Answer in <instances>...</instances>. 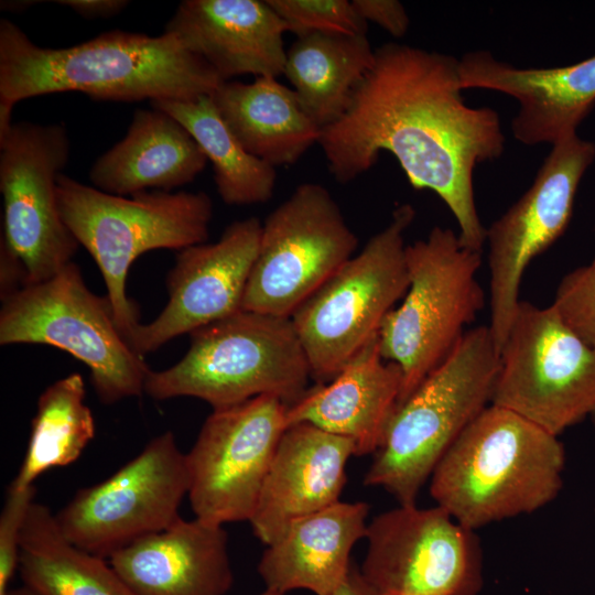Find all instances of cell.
Masks as SVG:
<instances>
[{
	"mask_svg": "<svg viewBox=\"0 0 595 595\" xmlns=\"http://www.w3.org/2000/svg\"><path fill=\"white\" fill-rule=\"evenodd\" d=\"M462 89L496 90L519 105L511 121L517 141L554 144L576 133L595 105V56L561 67H517L477 50L459 58Z\"/></svg>",
	"mask_w": 595,
	"mask_h": 595,
	"instance_id": "obj_18",
	"label": "cell"
},
{
	"mask_svg": "<svg viewBox=\"0 0 595 595\" xmlns=\"http://www.w3.org/2000/svg\"><path fill=\"white\" fill-rule=\"evenodd\" d=\"M260 595H283V594H280V593H277V592H273V591H269V589H266L262 594Z\"/></svg>",
	"mask_w": 595,
	"mask_h": 595,
	"instance_id": "obj_38",
	"label": "cell"
},
{
	"mask_svg": "<svg viewBox=\"0 0 595 595\" xmlns=\"http://www.w3.org/2000/svg\"><path fill=\"white\" fill-rule=\"evenodd\" d=\"M212 98L241 145L274 167L294 164L318 142L321 128L304 112L294 90L277 77L223 82Z\"/></svg>",
	"mask_w": 595,
	"mask_h": 595,
	"instance_id": "obj_25",
	"label": "cell"
},
{
	"mask_svg": "<svg viewBox=\"0 0 595 595\" xmlns=\"http://www.w3.org/2000/svg\"><path fill=\"white\" fill-rule=\"evenodd\" d=\"M79 372L50 385L39 397L30 439L20 469L10 486H33L46 470L75 462L95 436V420Z\"/></svg>",
	"mask_w": 595,
	"mask_h": 595,
	"instance_id": "obj_29",
	"label": "cell"
},
{
	"mask_svg": "<svg viewBox=\"0 0 595 595\" xmlns=\"http://www.w3.org/2000/svg\"><path fill=\"white\" fill-rule=\"evenodd\" d=\"M56 193L62 219L97 263L113 317L128 340L141 324L138 305L126 291L131 264L154 249L180 251L206 242L212 199L204 192L184 191H145L125 197L63 173Z\"/></svg>",
	"mask_w": 595,
	"mask_h": 595,
	"instance_id": "obj_5",
	"label": "cell"
},
{
	"mask_svg": "<svg viewBox=\"0 0 595 595\" xmlns=\"http://www.w3.org/2000/svg\"><path fill=\"white\" fill-rule=\"evenodd\" d=\"M18 569L34 595H134L110 563L71 542L36 501L23 523Z\"/></svg>",
	"mask_w": 595,
	"mask_h": 595,
	"instance_id": "obj_27",
	"label": "cell"
},
{
	"mask_svg": "<svg viewBox=\"0 0 595 595\" xmlns=\"http://www.w3.org/2000/svg\"><path fill=\"white\" fill-rule=\"evenodd\" d=\"M369 508L364 501L339 500L293 521L259 561L267 589L332 595L349 571L353 547L366 538Z\"/></svg>",
	"mask_w": 595,
	"mask_h": 595,
	"instance_id": "obj_23",
	"label": "cell"
},
{
	"mask_svg": "<svg viewBox=\"0 0 595 595\" xmlns=\"http://www.w3.org/2000/svg\"><path fill=\"white\" fill-rule=\"evenodd\" d=\"M35 486L18 489L9 485L0 515V595H8L10 581L19 566L20 538Z\"/></svg>",
	"mask_w": 595,
	"mask_h": 595,
	"instance_id": "obj_32",
	"label": "cell"
},
{
	"mask_svg": "<svg viewBox=\"0 0 595 595\" xmlns=\"http://www.w3.org/2000/svg\"><path fill=\"white\" fill-rule=\"evenodd\" d=\"M459 60L399 43L375 50V61L344 115L321 129L328 170L348 183L382 151L399 162L414 190L433 191L454 215L462 244L483 251L486 228L474 195L480 163L505 150L499 115L465 104Z\"/></svg>",
	"mask_w": 595,
	"mask_h": 595,
	"instance_id": "obj_1",
	"label": "cell"
},
{
	"mask_svg": "<svg viewBox=\"0 0 595 595\" xmlns=\"http://www.w3.org/2000/svg\"><path fill=\"white\" fill-rule=\"evenodd\" d=\"M190 337L178 363L148 374L152 399L194 397L218 410L269 394L291 405L309 389L311 369L291 317L241 310Z\"/></svg>",
	"mask_w": 595,
	"mask_h": 595,
	"instance_id": "obj_6",
	"label": "cell"
},
{
	"mask_svg": "<svg viewBox=\"0 0 595 595\" xmlns=\"http://www.w3.org/2000/svg\"><path fill=\"white\" fill-rule=\"evenodd\" d=\"M286 31L267 0H184L165 26L223 82L283 75Z\"/></svg>",
	"mask_w": 595,
	"mask_h": 595,
	"instance_id": "obj_20",
	"label": "cell"
},
{
	"mask_svg": "<svg viewBox=\"0 0 595 595\" xmlns=\"http://www.w3.org/2000/svg\"><path fill=\"white\" fill-rule=\"evenodd\" d=\"M593 262H595V258H594Z\"/></svg>",
	"mask_w": 595,
	"mask_h": 595,
	"instance_id": "obj_40",
	"label": "cell"
},
{
	"mask_svg": "<svg viewBox=\"0 0 595 595\" xmlns=\"http://www.w3.org/2000/svg\"><path fill=\"white\" fill-rule=\"evenodd\" d=\"M374 61L367 35L310 33L296 36L286 50L283 75L322 129L344 115Z\"/></svg>",
	"mask_w": 595,
	"mask_h": 595,
	"instance_id": "obj_26",
	"label": "cell"
},
{
	"mask_svg": "<svg viewBox=\"0 0 595 595\" xmlns=\"http://www.w3.org/2000/svg\"><path fill=\"white\" fill-rule=\"evenodd\" d=\"M8 595H34V594L25 586H22L20 588L10 591Z\"/></svg>",
	"mask_w": 595,
	"mask_h": 595,
	"instance_id": "obj_37",
	"label": "cell"
},
{
	"mask_svg": "<svg viewBox=\"0 0 595 595\" xmlns=\"http://www.w3.org/2000/svg\"><path fill=\"white\" fill-rule=\"evenodd\" d=\"M151 106L177 120L213 165L214 181L228 205L268 202L274 191L275 167L249 153L218 112L212 95L194 99H160Z\"/></svg>",
	"mask_w": 595,
	"mask_h": 595,
	"instance_id": "obj_28",
	"label": "cell"
},
{
	"mask_svg": "<svg viewBox=\"0 0 595 595\" xmlns=\"http://www.w3.org/2000/svg\"><path fill=\"white\" fill-rule=\"evenodd\" d=\"M360 573L376 595H478L483 551L443 508L399 505L367 527Z\"/></svg>",
	"mask_w": 595,
	"mask_h": 595,
	"instance_id": "obj_14",
	"label": "cell"
},
{
	"mask_svg": "<svg viewBox=\"0 0 595 595\" xmlns=\"http://www.w3.org/2000/svg\"><path fill=\"white\" fill-rule=\"evenodd\" d=\"M491 404L558 436L595 410V348L553 304L520 301L499 351Z\"/></svg>",
	"mask_w": 595,
	"mask_h": 595,
	"instance_id": "obj_10",
	"label": "cell"
},
{
	"mask_svg": "<svg viewBox=\"0 0 595 595\" xmlns=\"http://www.w3.org/2000/svg\"><path fill=\"white\" fill-rule=\"evenodd\" d=\"M332 595H376L364 580L360 570L351 563L349 571Z\"/></svg>",
	"mask_w": 595,
	"mask_h": 595,
	"instance_id": "obj_35",
	"label": "cell"
},
{
	"mask_svg": "<svg viewBox=\"0 0 595 595\" xmlns=\"http://www.w3.org/2000/svg\"><path fill=\"white\" fill-rule=\"evenodd\" d=\"M223 83L174 34L113 30L67 47H43L0 21V102L77 91L101 101L194 99Z\"/></svg>",
	"mask_w": 595,
	"mask_h": 595,
	"instance_id": "obj_2",
	"label": "cell"
},
{
	"mask_svg": "<svg viewBox=\"0 0 595 595\" xmlns=\"http://www.w3.org/2000/svg\"><path fill=\"white\" fill-rule=\"evenodd\" d=\"M109 563L134 595H225L234 582L224 526L178 518Z\"/></svg>",
	"mask_w": 595,
	"mask_h": 595,
	"instance_id": "obj_21",
	"label": "cell"
},
{
	"mask_svg": "<svg viewBox=\"0 0 595 595\" xmlns=\"http://www.w3.org/2000/svg\"><path fill=\"white\" fill-rule=\"evenodd\" d=\"M261 228L257 217H249L231 223L215 242L180 250L166 277L165 307L128 338L134 351L143 357L180 335L241 311Z\"/></svg>",
	"mask_w": 595,
	"mask_h": 595,
	"instance_id": "obj_17",
	"label": "cell"
},
{
	"mask_svg": "<svg viewBox=\"0 0 595 595\" xmlns=\"http://www.w3.org/2000/svg\"><path fill=\"white\" fill-rule=\"evenodd\" d=\"M356 12L368 22H374L396 37L403 36L410 20L404 6L397 0H354Z\"/></svg>",
	"mask_w": 595,
	"mask_h": 595,
	"instance_id": "obj_33",
	"label": "cell"
},
{
	"mask_svg": "<svg viewBox=\"0 0 595 595\" xmlns=\"http://www.w3.org/2000/svg\"><path fill=\"white\" fill-rule=\"evenodd\" d=\"M33 1H2L1 9L3 10H18L21 11L24 8L30 7Z\"/></svg>",
	"mask_w": 595,
	"mask_h": 595,
	"instance_id": "obj_36",
	"label": "cell"
},
{
	"mask_svg": "<svg viewBox=\"0 0 595 595\" xmlns=\"http://www.w3.org/2000/svg\"><path fill=\"white\" fill-rule=\"evenodd\" d=\"M415 210L398 206L385 228L292 314L311 377L331 381L376 335L409 286L404 235Z\"/></svg>",
	"mask_w": 595,
	"mask_h": 595,
	"instance_id": "obj_8",
	"label": "cell"
},
{
	"mask_svg": "<svg viewBox=\"0 0 595 595\" xmlns=\"http://www.w3.org/2000/svg\"><path fill=\"white\" fill-rule=\"evenodd\" d=\"M591 416H592V420H593V422H594V424H595V410L593 411V413L591 414Z\"/></svg>",
	"mask_w": 595,
	"mask_h": 595,
	"instance_id": "obj_39",
	"label": "cell"
},
{
	"mask_svg": "<svg viewBox=\"0 0 595 595\" xmlns=\"http://www.w3.org/2000/svg\"><path fill=\"white\" fill-rule=\"evenodd\" d=\"M354 443L310 423L286 426L249 520L266 545L289 526L339 501Z\"/></svg>",
	"mask_w": 595,
	"mask_h": 595,
	"instance_id": "obj_19",
	"label": "cell"
},
{
	"mask_svg": "<svg viewBox=\"0 0 595 595\" xmlns=\"http://www.w3.org/2000/svg\"><path fill=\"white\" fill-rule=\"evenodd\" d=\"M357 245L327 188L299 185L262 224L242 310L291 317L354 256Z\"/></svg>",
	"mask_w": 595,
	"mask_h": 595,
	"instance_id": "obj_11",
	"label": "cell"
},
{
	"mask_svg": "<svg viewBox=\"0 0 595 595\" xmlns=\"http://www.w3.org/2000/svg\"><path fill=\"white\" fill-rule=\"evenodd\" d=\"M405 253L408 290L378 334L383 359L402 372L398 407L446 359L485 306L476 277L482 251L464 246L453 229L434 226Z\"/></svg>",
	"mask_w": 595,
	"mask_h": 595,
	"instance_id": "obj_7",
	"label": "cell"
},
{
	"mask_svg": "<svg viewBox=\"0 0 595 595\" xmlns=\"http://www.w3.org/2000/svg\"><path fill=\"white\" fill-rule=\"evenodd\" d=\"M595 159V143L577 133L552 144L531 186L486 228L489 331L498 353L519 302L530 262L565 231L578 184Z\"/></svg>",
	"mask_w": 595,
	"mask_h": 595,
	"instance_id": "obj_15",
	"label": "cell"
},
{
	"mask_svg": "<svg viewBox=\"0 0 595 595\" xmlns=\"http://www.w3.org/2000/svg\"><path fill=\"white\" fill-rule=\"evenodd\" d=\"M498 371L499 353L488 325L466 331L397 408L364 484L382 487L399 505H414L446 451L491 404Z\"/></svg>",
	"mask_w": 595,
	"mask_h": 595,
	"instance_id": "obj_4",
	"label": "cell"
},
{
	"mask_svg": "<svg viewBox=\"0 0 595 595\" xmlns=\"http://www.w3.org/2000/svg\"><path fill=\"white\" fill-rule=\"evenodd\" d=\"M207 159L190 132L169 113L137 109L126 136L96 159L89 178L112 195L148 188L170 192L191 183Z\"/></svg>",
	"mask_w": 595,
	"mask_h": 595,
	"instance_id": "obj_24",
	"label": "cell"
},
{
	"mask_svg": "<svg viewBox=\"0 0 595 595\" xmlns=\"http://www.w3.org/2000/svg\"><path fill=\"white\" fill-rule=\"evenodd\" d=\"M56 3L72 9L86 19L110 18L119 14L128 4L127 0H58Z\"/></svg>",
	"mask_w": 595,
	"mask_h": 595,
	"instance_id": "obj_34",
	"label": "cell"
},
{
	"mask_svg": "<svg viewBox=\"0 0 595 595\" xmlns=\"http://www.w3.org/2000/svg\"><path fill=\"white\" fill-rule=\"evenodd\" d=\"M286 409L264 394L213 410L186 454L196 518L219 526L250 520L286 429Z\"/></svg>",
	"mask_w": 595,
	"mask_h": 595,
	"instance_id": "obj_16",
	"label": "cell"
},
{
	"mask_svg": "<svg viewBox=\"0 0 595 595\" xmlns=\"http://www.w3.org/2000/svg\"><path fill=\"white\" fill-rule=\"evenodd\" d=\"M564 465L556 435L489 404L437 463L430 494L436 506L475 531L551 502L562 488Z\"/></svg>",
	"mask_w": 595,
	"mask_h": 595,
	"instance_id": "obj_3",
	"label": "cell"
},
{
	"mask_svg": "<svg viewBox=\"0 0 595 595\" xmlns=\"http://www.w3.org/2000/svg\"><path fill=\"white\" fill-rule=\"evenodd\" d=\"M401 386L402 372L383 359L376 335L331 381L307 389L288 405L286 426L310 423L350 440L356 456L376 453L397 410Z\"/></svg>",
	"mask_w": 595,
	"mask_h": 595,
	"instance_id": "obj_22",
	"label": "cell"
},
{
	"mask_svg": "<svg viewBox=\"0 0 595 595\" xmlns=\"http://www.w3.org/2000/svg\"><path fill=\"white\" fill-rule=\"evenodd\" d=\"M188 486L186 454L166 431L109 478L78 490L56 522L75 545L109 559L174 523Z\"/></svg>",
	"mask_w": 595,
	"mask_h": 595,
	"instance_id": "obj_13",
	"label": "cell"
},
{
	"mask_svg": "<svg viewBox=\"0 0 595 595\" xmlns=\"http://www.w3.org/2000/svg\"><path fill=\"white\" fill-rule=\"evenodd\" d=\"M296 36L310 33L367 35V22L347 0H267Z\"/></svg>",
	"mask_w": 595,
	"mask_h": 595,
	"instance_id": "obj_30",
	"label": "cell"
},
{
	"mask_svg": "<svg viewBox=\"0 0 595 595\" xmlns=\"http://www.w3.org/2000/svg\"><path fill=\"white\" fill-rule=\"evenodd\" d=\"M69 151L67 130L60 123L21 121L0 132L1 240L22 264L24 286L56 275L78 249L56 193Z\"/></svg>",
	"mask_w": 595,
	"mask_h": 595,
	"instance_id": "obj_12",
	"label": "cell"
},
{
	"mask_svg": "<svg viewBox=\"0 0 595 595\" xmlns=\"http://www.w3.org/2000/svg\"><path fill=\"white\" fill-rule=\"evenodd\" d=\"M0 344H42L67 351L87 366L105 404L140 397L151 370L118 327L108 298L88 289L75 262L2 300Z\"/></svg>",
	"mask_w": 595,
	"mask_h": 595,
	"instance_id": "obj_9",
	"label": "cell"
},
{
	"mask_svg": "<svg viewBox=\"0 0 595 595\" xmlns=\"http://www.w3.org/2000/svg\"><path fill=\"white\" fill-rule=\"evenodd\" d=\"M552 304L564 322L595 348V262L565 274Z\"/></svg>",
	"mask_w": 595,
	"mask_h": 595,
	"instance_id": "obj_31",
	"label": "cell"
}]
</instances>
